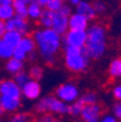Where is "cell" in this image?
<instances>
[{
  "instance_id": "6da1fadb",
  "label": "cell",
  "mask_w": 121,
  "mask_h": 122,
  "mask_svg": "<svg viewBox=\"0 0 121 122\" xmlns=\"http://www.w3.org/2000/svg\"><path fill=\"white\" fill-rule=\"evenodd\" d=\"M33 39L35 41L39 56L48 64L56 61L62 48V35L52 28H41L34 31Z\"/></svg>"
},
{
  "instance_id": "7a4b0ae2",
  "label": "cell",
  "mask_w": 121,
  "mask_h": 122,
  "mask_svg": "<svg viewBox=\"0 0 121 122\" xmlns=\"http://www.w3.org/2000/svg\"><path fill=\"white\" fill-rule=\"evenodd\" d=\"M86 42H85V51L90 59H99L104 56L107 46H108V35L107 29L104 25L95 23L87 27L86 29Z\"/></svg>"
},
{
  "instance_id": "3957f363",
  "label": "cell",
  "mask_w": 121,
  "mask_h": 122,
  "mask_svg": "<svg viewBox=\"0 0 121 122\" xmlns=\"http://www.w3.org/2000/svg\"><path fill=\"white\" fill-rule=\"evenodd\" d=\"M64 66L72 73H84L89 68L90 57L84 47L65 45L64 47Z\"/></svg>"
},
{
  "instance_id": "277c9868",
  "label": "cell",
  "mask_w": 121,
  "mask_h": 122,
  "mask_svg": "<svg viewBox=\"0 0 121 122\" xmlns=\"http://www.w3.org/2000/svg\"><path fill=\"white\" fill-rule=\"evenodd\" d=\"M35 110L40 114L52 112L57 115H67L69 114V104L62 102L56 96H45L38 99Z\"/></svg>"
},
{
  "instance_id": "5b68a950",
  "label": "cell",
  "mask_w": 121,
  "mask_h": 122,
  "mask_svg": "<svg viewBox=\"0 0 121 122\" xmlns=\"http://www.w3.org/2000/svg\"><path fill=\"white\" fill-rule=\"evenodd\" d=\"M55 96L61 99L62 102L70 104L75 100L79 99L80 97V88L74 83V82H63L61 83L56 91H55Z\"/></svg>"
},
{
  "instance_id": "8992f818",
  "label": "cell",
  "mask_w": 121,
  "mask_h": 122,
  "mask_svg": "<svg viewBox=\"0 0 121 122\" xmlns=\"http://www.w3.org/2000/svg\"><path fill=\"white\" fill-rule=\"evenodd\" d=\"M37 50V45L35 41H34L33 36H29L28 34L27 35H23L20 44L17 45L16 47H13V56L15 58L20 59V61H26L28 58V55L30 52Z\"/></svg>"
},
{
  "instance_id": "52a82bcc",
  "label": "cell",
  "mask_w": 121,
  "mask_h": 122,
  "mask_svg": "<svg viewBox=\"0 0 121 122\" xmlns=\"http://www.w3.org/2000/svg\"><path fill=\"white\" fill-rule=\"evenodd\" d=\"M63 35L64 36L62 38V40L64 41L65 45L75 46V47H84L86 42V38H87L86 30H81V29H68Z\"/></svg>"
},
{
  "instance_id": "ba28073f",
  "label": "cell",
  "mask_w": 121,
  "mask_h": 122,
  "mask_svg": "<svg viewBox=\"0 0 121 122\" xmlns=\"http://www.w3.org/2000/svg\"><path fill=\"white\" fill-rule=\"evenodd\" d=\"M21 93H22V97L27 100H30V102L38 100L41 96V85L38 80L30 79L28 82H26L21 87Z\"/></svg>"
},
{
  "instance_id": "9c48e42d",
  "label": "cell",
  "mask_w": 121,
  "mask_h": 122,
  "mask_svg": "<svg viewBox=\"0 0 121 122\" xmlns=\"http://www.w3.org/2000/svg\"><path fill=\"white\" fill-rule=\"evenodd\" d=\"M102 107L98 103L86 104L81 109L80 117L84 122H98L102 116Z\"/></svg>"
},
{
  "instance_id": "30bf717a",
  "label": "cell",
  "mask_w": 121,
  "mask_h": 122,
  "mask_svg": "<svg viewBox=\"0 0 121 122\" xmlns=\"http://www.w3.org/2000/svg\"><path fill=\"white\" fill-rule=\"evenodd\" d=\"M5 27L6 30H16L22 35H27L30 30V25L29 22L27 21V17H21L17 15H15L12 18L5 22Z\"/></svg>"
},
{
  "instance_id": "8fae6325",
  "label": "cell",
  "mask_w": 121,
  "mask_h": 122,
  "mask_svg": "<svg viewBox=\"0 0 121 122\" xmlns=\"http://www.w3.org/2000/svg\"><path fill=\"white\" fill-rule=\"evenodd\" d=\"M0 94H1V96L16 97V98H22L21 87L13 81V79H5V80L1 81Z\"/></svg>"
},
{
  "instance_id": "7c38bea8",
  "label": "cell",
  "mask_w": 121,
  "mask_h": 122,
  "mask_svg": "<svg viewBox=\"0 0 121 122\" xmlns=\"http://www.w3.org/2000/svg\"><path fill=\"white\" fill-rule=\"evenodd\" d=\"M68 17L69 16L65 15V13H63L62 11L53 12L51 28H52L55 31H57L58 34L63 35V34L69 29V27H68Z\"/></svg>"
},
{
  "instance_id": "4fadbf2b",
  "label": "cell",
  "mask_w": 121,
  "mask_h": 122,
  "mask_svg": "<svg viewBox=\"0 0 121 122\" xmlns=\"http://www.w3.org/2000/svg\"><path fill=\"white\" fill-rule=\"evenodd\" d=\"M0 102H1V107H3L4 112L13 114L16 111H18L21 108V98L0 94Z\"/></svg>"
},
{
  "instance_id": "5bb4252c",
  "label": "cell",
  "mask_w": 121,
  "mask_h": 122,
  "mask_svg": "<svg viewBox=\"0 0 121 122\" xmlns=\"http://www.w3.org/2000/svg\"><path fill=\"white\" fill-rule=\"evenodd\" d=\"M90 20H87L85 16L78 13V12H74V13H70L68 17V27L69 29H81V30H86L89 27V23Z\"/></svg>"
},
{
  "instance_id": "9a60e30c",
  "label": "cell",
  "mask_w": 121,
  "mask_h": 122,
  "mask_svg": "<svg viewBox=\"0 0 121 122\" xmlns=\"http://www.w3.org/2000/svg\"><path fill=\"white\" fill-rule=\"evenodd\" d=\"M75 12L85 16L87 20H93L97 16V13L93 9V5L91 3H89L87 0H81V1L75 6Z\"/></svg>"
},
{
  "instance_id": "2e32d148",
  "label": "cell",
  "mask_w": 121,
  "mask_h": 122,
  "mask_svg": "<svg viewBox=\"0 0 121 122\" xmlns=\"http://www.w3.org/2000/svg\"><path fill=\"white\" fill-rule=\"evenodd\" d=\"M23 69H24V62L23 61H20V59H17L15 57H11V58L6 59L5 70L10 75H15L17 73H20L21 70H23Z\"/></svg>"
},
{
  "instance_id": "e0dca14e",
  "label": "cell",
  "mask_w": 121,
  "mask_h": 122,
  "mask_svg": "<svg viewBox=\"0 0 121 122\" xmlns=\"http://www.w3.org/2000/svg\"><path fill=\"white\" fill-rule=\"evenodd\" d=\"M42 6L39 5L37 1H30L28 3V10H27V17L32 21H38L42 13Z\"/></svg>"
},
{
  "instance_id": "ac0fdd59",
  "label": "cell",
  "mask_w": 121,
  "mask_h": 122,
  "mask_svg": "<svg viewBox=\"0 0 121 122\" xmlns=\"http://www.w3.org/2000/svg\"><path fill=\"white\" fill-rule=\"evenodd\" d=\"M22 34H20L18 31L16 30H5V33L3 34V39L12 47H16L17 45L20 44L21 39H22Z\"/></svg>"
},
{
  "instance_id": "d6986e66",
  "label": "cell",
  "mask_w": 121,
  "mask_h": 122,
  "mask_svg": "<svg viewBox=\"0 0 121 122\" xmlns=\"http://www.w3.org/2000/svg\"><path fill=\"white\" fill-rule=\"evenodd\" d=\"M108 74L113 79H121V59L115 58L109 63Z\"/></svg>"
},
{
  "instance_id": "ffe728a7",
  "label": "cell",
  "mask_w": 121,
  "mask_h": 122,
  "mask_svg": "<svg viewBox=\"0 0 121 122\" xmlns=\"http://www.w3.org/2000/svg\"><path fill=\"white\" fill-rule=\"evenodd\" d=\"M13 56V47L10 46L3 38H0V59L6 61Z\"/></svg>"
},
{
  "instance_id": "44dd1931",
  "label": "cell",
  "mask_w": 121,
  "mask_h": 122,
  "mask_svg": "<svg viewBox=\"0 0 121 122\" xmlns=\"http://www.w3.org/2000/svg\"><path fill=\"white\" fill-rule=\"evenodd\" d=\"M15 15L21 16V17H27V10H28V3L23 1V0H13L12 3Z\"/></svg>"
},
{
  "instance_id": "7402d4cb",
  "label": "cell",
  "mask_w": 121,
  "mask_h": 122,
  "mask_svg": "<svg viewBox=\"0 0 121 122\" xmlns=\"http://www.w3.org/2000/svg\"><path fill=\"white\" fill-rule=\"evenodd\" d=\"M52 16H53V12H51L46 9L45 11H42L40 18L38 20L39 24L42 28H51V24H52Z\"/></svg>"
},
{
  "instance_id": "603a6c76",
  "label": "cell",
  "mask_w": 121,
  "mask_h": 122,
  "mask_svg": "<svg viewBox=\"0 0 121 122\" xmlns=\"http://www.w3.org/2000/svg\"><path fill=\"white\" fill-rule=\"evenodd\" d=\"M15 16V10L12 5H0V20L6 22Z\"/></svg>"
},
{
  "instance_id": "cb8c5ba5",
  "label": "cell",
  "mask_w": 121,
  "mask_h": 122,
  "mask_svg": "<svg viewBox=\"0 0 121 122\" xmlns=\"http://www.w3.org/2000/svg\"><path fill=\"white\" fill-rule=\"evenodd\" d=\"M82 105H86V104H93V103H97L98 102V96L95 93V92H86L85 94H80L79 99H78Z\"/></svg>"
},
{
  "instance_id": "d4e9b609",
  "label": "cell",
  "mask_w": 121,
  "mask_h": 122,
  "mask_svg": "<svg viewBox=\"0 0 121 122\" xmlns=\"http://www.w3.org/2000/svg\"><path fill=\"white\" fill-rule=\"evenodd\" d=\"M30 79H34V80H38L40 81L42 77H44V69L42 66L38 65V64H34L29 68V71H28Z\"/></svg>"
},
{
  "instance_id": "484cf974",
  "label": "cell",
  "mask_w": 121,
  "mask_h": 122,
  "mask_svg": "<svg viewBox=\"0 0 121 122\" xmlns=\"http://www.w3.org/2000/svg\"><path fill=\"white\" fill-rule=\"evenodd\" d=\"M29 80H30V76H29L28 71H24V70H21L20 73H17V74L13 75V81L18 85L20 87H22Z\"/></svg>"
},
{
  "instance_id": "4316f807",
  "label": "cell",
  "mask_w": 121,
  "mask_h": 122,
  "mask_svg": "<svg viewBox=\"0 0 121 122\" xmlns=\"http://www.w3.org/2000/svg\"><path fill=\"white\" fill-rule=\"evenodd\" d=\"M82 104L79 102V100H75L73 103L69 104V114L72 116H80V112H81V109H82Z\"/></svg>"
},
{
  "instance_id": "83f0119b",
  "label": "cell",
  "mask_w": 121,
  "mask_h": 122,
  "mask_svg": "<svg viewBox=\"0 0 121 122\" xmlns=\"http://www.w3.org/2000/svg\"><path fill=\"white\" fill-rule=\"evenodd\" d=\"M64 5L63 1H61V0H50V1L45 5L46 9L51 12H57L62 9V6Z\"/></svg>"
},
{
  "instance_id": "f1b7e54d",
  "label": "cell",
  "mask_w": 121,
  "mask_h": 122,
  "mask_svg": "<svg viewBox=\"0 0 121 122\" xmlns=\"http://www.w3.org/2000/svg\"><path fill=\"white\" fill-rule=\"evenodd\" d=\"M92 5H93V9H95L96 13H104L105 10H107L105 3L102 1V0H96V1H95Z\"/></svg>"
},
{
  "instance_id": "f546056e",
  "label": "cell",
  "mask_w": 121,
  "mask_h": 122,
  "mask_svg": "<svg viewBox=\"0 0 121 122\" xmlns=\"http://www.w3.org/2000/svg\"><path fill=\"white\" fill-rule=\"evenodd\" d=\"M26 120H28V115L26 112L16 111V112H13L10 122H21V121H26Z\"/></svg>"
},
{
  "instance_id": "4dcf8cb0",
  "label": "cell",
  "mask_w": 121,
  "mask_h": 122,
  "mask_svg": "<svg viewBox=\"0 0 121 122\" xmlns=\"http://www.w3.org/2000/svg\"><path fill=\"white\" fill-rule=\"evenodd\" d=\"M111 112H113V115H114L119 121H121V102H120V100H116V102L113 104Z\"/></svg>"
},
{
  "instance_id": "1f68e13d",
  "label": "cell",
  "mask_w": 121,
  "mask_h": 122,
  "mask_svg": "<svg viewBox=\"0 0 121 122\" xmlns=\"http://www.w3.org/2000/svg\"><path fill=\"white\" fill-rule=\"evenodd\" d=\"M111 94L113 97L116 99V100H120L121 102V83H117L113 87L111 90Z\"/></svg>"
},
{
  "instance_id": "d6a6232c",
  "label": "cell",
  "mask_w": 121,
  "mask_h": 122,
  "mask_svg": "<svg viewBox=\"0 0 121 122\" xmlns=\"http://www.w3.org/2000/svg\"><path fill=\"white\" fill-rule=\"evenodd\" d=\"M98 122H119V120L113 115V114H105L102 115Z\"/></svg>"
},
{
  "instance_id": "836d02e7",
  "label": "cell",
  "mask_w": 121,
  "mask_h": 122,
  "mask_svg": "<svg viewBox=\"0 0 121 122\" xmlns=\"http://www.w3.org/2000/svg\"><path fill=\"white\" fill-rule=\"evenodd\" d=\"M52 118H53V117L51 116L48 112H45V114H44V115H42L40 118H38L37 121H34V122H50Z\"/></svg>"
},
{
  "instance_id": "e575fe53",
  "label": "cell",
  "mask_w": 121,
  "mask_h": 122,
  "mask_svg": "<svg viewBox=\"0 0 121 122\" xmlns=\"http://www.w3.org/2000/svg\"><path fill=\"white\" fill-rule=\"evenodd\" d=\"M38 57H39V53H37L35 51L30 52V53L28 55V58H29V61H30V62H35V61L38 59Z\"/></svg>"
},
{
  "instance_id": "d590c367",
  "label": "cell",
  "mask_w": 121,
  "mask_h": 122,
  "mask_svg": "<svg viewBox=\"0 0 121 122\" xmlns=\"http://www.w3.org/2000/svg\"><path fill=\"white\" fill-rule=\"evenodd\" d=\"M59 11H62L63 13H65V15H68V16L72 13V9H70V6H69V5H63Z\"/></svg>"
},
{
  "instance_id": "8d00e7d4",
  "label": "cell",
  "mask_w": 121,
  "mask_h": 122,
  "mask_svg": "<svg viewBox=\"0 0 121 122\" xmlns=\"http://www.w3.org/2000/svg\"><path fill=\"white\" fill-rule=\"evenodd\" d=\"M6 30V27H5V22L3 20H0V38L3 36V34L5 33Z\"/></svg>"
},
{
  "instance_id": "74e56055",
  "label": "cell",
  "mask_w": 121,
  "mask_h": 122,
  "mask_svg": "<svg viewBox=\"0 0 121 122\" xmlns=\"http://www.w3.org/2000/svg\"><path fill=\"white\" fill-rule=\"evenodd\" d=\"M13 0H0V5H12Z\"/></svg>"
},
{
  "instance_id": "f35d334b",
  "label": "cell",
  "mask_w": 121,
  "mask_h": 122,
  "mask_svg": "<svg viewBox=\"0 0 121 122\" xmlns=\"http://www.w3.org/2000/svg\"><path fill=\"white\" fill-rule=\"evenodd\" d=\"M34 1H37L39 5H41V6H45L48 1H50V0H34Z\"/></svg>"
},
{
  "instance_id": "ab89813d",
  "label": "cell",
  "mask_w": 121,
  "mask_h": 122,
  "mask_svg": "<svg viewBox=\"0 0 121 122\" xmlns=\"http://www.w3.org/2000/svg\"><path fill=\"white\" fill-rule=\"evenodd\" d=\"M68 1H69V4H70V5H74V6H76L80 1H81V0H68Z\"/></svg>"
},
{
  "instance_id": "60d3db41",
  "label": "cell",
  "mask_w": 121,
  "mask_h": 122,
  "mask_svg": "<svg viewBox=\"0 0 121 122\" xmlns=\"http://www.w3.org/2000/svg\"><path fill=\"white\" fill-rule=\"evenodd\" d=\"M4 112V110H3V107H1V102H0V115H1Z\"/></svg>"
},
{
  "instance_id": "b9f144b4",
  "label": "cell",
  "mask_w": 121,
  "mask_h": 122,
  "mask_svg": "<svg viewBox=\"0 0 121 122\" xmlns=\"http://www.w3.org/2000/svg\"><path fill=\"white\" fill-rule=\"evenodd\" d=\"M50 122H61V121H59V120H56V118H52Z\"/></svg>"
},
{
  "instance_id": "7bdbcfd3",
  "label": "cell",
  "mask_w": 121,
  "mask_h": 122,
  "mask_svg": "<svg viewBox=\"0 0 121 122\" xmlns=\"http://www.w3.org/2000/svg\"><path fill=\"white\" fill-rule=\"evenodd\" d=\"M23 1H26V3H30V1H33V0H23Z\"/></svg>"
},
{
  "instance_id": "ee69618b",
  "label": "cell",
  "mask_w": 121,
  "mask_h": 122,
  "mask_svg": "<svg viewBox=\"0 0 121 122\" xmlns=\"http://www.w3.org/2000/svg\"><path fill=\"white\" fill-rule=\"evenodd\" d=\"M21 122H29V121H28V120H26V121H21Z\"/></svg>"
},
{
  "instance_id": "f6af8a7d",
  "label": "cell",
  "mask_w": 121,
  "mask_h": 122,
  "mask_svg": "<svg viewBox=\"0 0 121 122\" xmlns=\"http://www.w3.org/2000/svg\"><path fill=\"white\" fill-rule=\"evenodd\" d=\"M61 1H63V3H64V1H68V0H61Z\"/></svg>"
},
{
  "instance_id": "bcb514c9",
  "label": "cell",
  "mask_w": 121,
  "mask_h": 122,
  "mask_svg": "<svg viewBox=\"0 0 121 122\" xmlns=\"http://www.w3.org/2000/svg\"><path fill=\"white\" fill-rule=\"evenodd\" d=\"M0 87H1V80H0Z\"/></svg>"
},
{
  "instance_id": "7dc6e473",
  "label": "cell",
  "mask_w": 121,
  "mask_h": 122,
  "mask_svg": "<svg viewBox=\"0 0 121 122\" xmlns=\"http://www.w3.org/2000/svg\"><path fill=\"white\" fill-rule=\"evenodd\" d=\"M76 122H84V121H82V120H81V121H76Z\"/></svg>"
},
{
  "instance_id": "c3c4849f",
  "label": "cell",
  "mask_w": 121,
  "mask_h": 122,
  "mask_svg": "<svg viewBox=\"0 0 121 122\" xmlns=\"http://www.w3.org/2000/svg\"><path fill=\"white\" fill-rule=\"evenodd\" d=\"M0 122H3V121H0Z\"/></svg>"
},
{
  "instance_id": "681fc988",
  "label": "cell",
  "mask_w": 121,
  "mask_h": 122,
  "mask_svg": "<svg viewBox=\"0 0 121 122\" xmlns=\"http://www.w3.org/2000/svg\"><path fill=\"white\" fill-rule=\"evenodd\" d=\"M120 59H121V58H120Z\"/></svg>"
}]
</instances>
